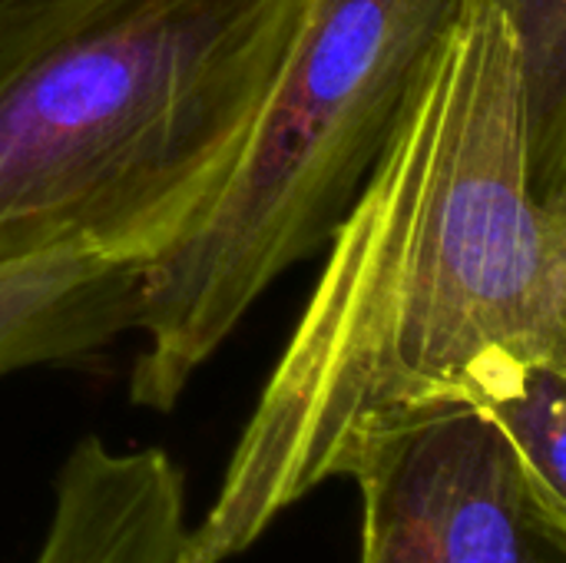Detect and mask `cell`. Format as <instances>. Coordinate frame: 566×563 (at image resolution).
Returning <instances> with one entry per match:
<instances>
[{
  "label": "cell",
  "instance_id": "obj_1",
  "mask_svg": "<svg viewBox=\"0 0 566 563\" xmlns=\"http://www.w3.org/2000/svg\"><path fill=\"white\" fill-rule=\"evenodd\" d=\"M176 563H229L371 435L491 411L566 365V202L534 189L517 46L464 0L361 192Z\"/></svg>",
  "mask_w": 566,
  "mask_h": 563
},
{
  "label": "cell",
  "instance_id": "obj_8",
  "mask_svg": "<svg viewBox=\"0 0 566 563\" xmlns=\"http://www.w3.org/2000/svg\"><path fill=\"white\" fill-rule=\"evenodd\" d=\"M90 0H0V73Z\"/></svg>",
  "mask_w": 566,
  "mask_h": 563
},
{
  "label": "cell",
  "instance_id": "obj_4",
  "mask_svg": "<svg viewBox=\"0 0 566 563\" xmlns=\"http://www.w3.org/2000/svg\"><path fill=\"white\" fill-rule=\"evenodd\" d=\"M345 478L361 491L358 563H566V501L478 408L371 435Z\"/></svg>",
  "mask_w": 566,
  "mask_h": 563
},
{
  "label": "cell",
  "instance_id": "obj_2",
  "mask_svg": "<svg viewBox=\"0 0 566 563\" xmlns=\"http://www.w3.org/2000/svg\"><path fill=\"white\" fill-rule=\"evenodd\" d=\"M298 0H90L0 73V262L149 265L229 176Z\"/></svg>",
  "mask_w": 566,
  "mask_h": 563
},
{
  "label": "cell",
  "instance_id": "obj_3",
  "mask_svg": "<svg viewBox=\"0 0 566 563\" xmlns=\"http://www.w3.org/2000/svg\"><path fill=\"white\" fill-rule=\"evenodd\" d=\"M464 0H298L242 153L139 279L129 398L172 411L262 292L325 249Z\"/></svg>",
  "mask_w": 566,
  "mask_h": 563
},
{
  "label": "cell",
  "instance_id": "obj_6",
  "mask_svg": "<svg viewBox=\"0 0 566 563\" xmlns=\"http://www.w3.org/2000/svg\"><path fill=\"white\" fill-rule=\"evenodd\" d=\"M143 265L93 252L0 262V378L66 365L133 332Z\"/></svg>",
  "mask_w": 566,
  "mask_h": 563
},
{
  "label": "cell",
  "instance_id": "obj_7",
  "mask_svg": "<svg viewBox=\"0 0 566 563\" xmlns=\"http://www.w3.org/2000/svg\"><path fill=\"white\" fill-rule=\"evenodd\" d=\"M517 46L534 189L566 202V0H494Z\"/></svg>",
  "mask_w": 566,
  "mask_h": 563
},
{
  "label": "cell",
  "instance_id": "obj_5",
  "mask_svg": "<svg viewBox=\"0 0 566 563\" xmlns=\"http://www.w3.org/2000/svg\"><path fill=\"white\" fill-rule=\"evenodd\" d=\"M186 534L176 461L159 448L113 451L86 435L56 471L53 514L33 563H176Z\"/></svg>",
  "mask_w": 566,
  "mask_h": 563
}]
</instances>
